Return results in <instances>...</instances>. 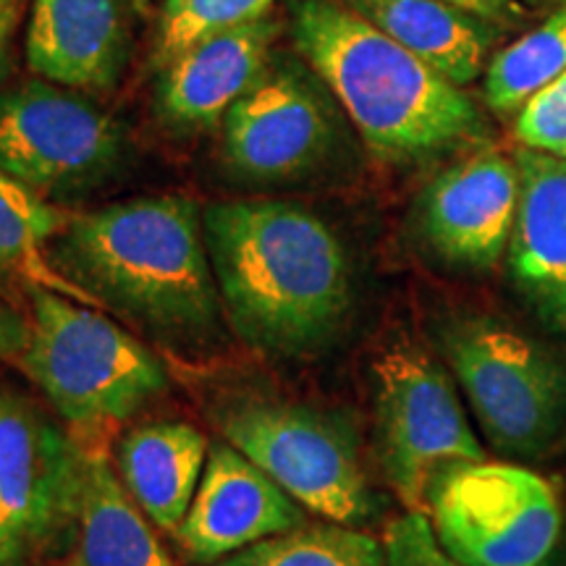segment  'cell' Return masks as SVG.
Returning a JSON list of instances; mask_svg holds the SVG:
<instances>
[{"label": "cell", "mask_w": 566, "mask_h": 566, "mask_svg": "<svg viewBox=\"0 0 566 566\" xmlns=\"http://www.w3.org/2000/svg\"><path fill=\"white\" fill-rule=\"evenodd\" d=\"M375 424L384 475L407 512H428L443 470L485 462L446 365L424 346L399 338L373 363Z\"/></svg>", "instance_id": "7"}, {"label": "cell", "mask_w": 566, "mask_h": 566, "mask_svg": "<svg viewBox=\"0 0 566 566\" xmlns=\"http://www.w3.org/2000/svg\"><path fill=\"white\" fill-rule=\"evenodd\" d=\"M27 61L42 80L105 92L129 61V30L118 0H34Z\"/></svg>", "instance_id": "16"}, {"label": "cell", "mask_w": 566, "mask_h": 566, "mask_svg": "<svg viewBox=\"0 0 566 566\" xmlns=\"http://www.w3.org/2000/svg\"><path fill=\"white\" fill-rule=\"evenodd\" d=\"M438 543L464 566H546L562 543L556 488L512 462L443 470L428 493Z\"/></svg>", "instance_id": "8"}, {"label": "cell", "mask_w": 566, "mask_h": 566, "mask_svg": "<svg viewBox=\"0 0 566 566\" xmlns=\"http://www.w3.org/2000/svg\"><path fill=\"white\" fill-rule=\"evenodd\" d=\"M0 566H3V514H0Z\"/></svg>", "instance_id": "30"}, {"label": "cell", "mask_w": 566, "mask_h": 566, "mask_svg": "<svg viewBox=\"0 0 566 566\" xmlns=\"http://www.w3.org/2000/svg\"><path fill=\"white\" fill-rule=\"evenodd\" d=\"M546 566H566V541L558 543L554 554H551V558L546 562Z\"/></svg>", "instance_id": "29"}, {"label": "cell", "mask_w": 566, "mask_h": 566, "mask_svg": "<svg viewBox=\"0 0 566 566\" xmlns=\"http://www.w3.org/2000/svg\"><path fill=\"white\" fill-rule=\"evenodd\" d=\"M446 3L475 13L491 24H514L522 19V9L516 0H446Z\"/></svg>", "instance_id": "27"}, {"label": "cell", "mask_w": 566, "mask_h": 566, "mask_svg": "<svg viewBox=\"0 0 566 566\" xmlns=\"http://www.w3.org/2000/svg\"><path fill=\"white\" fill-rule=\"evenodd\" d=\"M384 551L388 566H464L438 543L424 512L394 516L384 530Z\"/></svg>", "instance_id": "25"}, {"label": "cell", "mask_w": 566, "mask_h": 566, "mask_svg": "<svg viewBox=\"0 0 566 566\" xmlns=\"http://www.w3.org/2000/svg\"><path fill=\"white\" fill-rule=\"evenodd\" d=\"M208 451L210 441L192 422H147L118 441L116 472L142 514L176 535L195 501Z\"/></svg>", "instance_id": "17"}, {"label": "cell", "mask_w": 566, "mask_h": 566, "mask_svg": "<svg viewBox=\"0 0 566 566\" xmlns=\"http://www.w3.org/2000/svg\"><path fill=\"white\" fill-rule=\"evenodd\" d=\"M514 137L522 147L566 160V74L535 92L516 113Z\"/></svg>", "instance_id": "24"}, {"label": "cell", "mask_w": 566, "mask_h": 566, "mask_svg": "<svg viewBox=\"0 0 566 566\" xmlns=\"http://www.w3.org/2000/svg\"><path fill=\"white\" fill-rule=\"evenodd\" d=\"M520 208L509 239V271L525 300L566 331V160L520 147Z\"/></svg>", "instance_id": "15"}, {"label": "cell", "mask_w": 566, "mask_h": 566, "mask_svg": "<svg viewBox=\"0 0 566 566\" xmlns=\"http://www.w3.org/2000/svg\"><path fill=\"white\" fill-rule=\"evenodd\" d=\"M223 313L244 344L304 359L334 342L352 310V268L323 218L289 200H226L202 210Z\"/></svg>", "instance_id": "1"}, {"label": "cell", "mask_w": 566, "mask_h": 566, "mask_svg": "<svg viewBox=\"0 0 566 566\" xmlns=\"http://www.w3.org/2000/svg\"><path fill=\"white\" fill-rule=\"evenodd\" d=\"M302 525H307V509L221 438L210 443L202 480L176 537L192 562L218 564Z\"/></svg>", "instance_id": "13"}, {"label": "cell", "mask_w": 566, "mask_h": 566, "mask_svg": "<svg viewBox=\"0 0 566 566\" xmlns=\"http://www.w3.org/2000/svg\"><path fill=\"white\" fill-rule=\"evenodd\" d=\"M520 208V166L478 150L446 168L417 202V231L443 263L491 271L504 258Z\"/></svg>", "instance_id": "12"}, {"label": "cell", "mask_w": 566, "mask_h": 566, "mask_svg": "<svg viewBox=\"0 0 566 566\" xmlns=\"http://www.w3.org/2000/svg\"><path fill=\"white\" fill-rule=\"evenodd\" d=\"M216 424L307 512L349 527L375 514L357 430L346 417L300 401L244 399Z\"/></svg>", "instance_id": "5"}, {"label": "cell", "mask_w": 566, "mask_h": 566, "mask_svg": "<svg viewBox=\"0 0 566 566\" xmlns=\"http://www.w3.org/2000/svg\"><path fill=\"white\" fill-rule=\"evenodd\" d=\"M281 24L263 17L210 34L163 66L158 108L176 129H212L268 66Z\"/></svg>", "instance_id": "14"}, {"label": "cell", "mask_w": 566, "mask_h": 566, "mask_svg": "<svg viewBox=\"0 0 566 566\" xmlns=\"http://www.w3.org/2000/svg\"><path fill=\"white\" fill-rule=\"evenodd\" d=\"M375 30L454 82L457 87L483 74L495 30L491 21L446 0H342Z\"/></svg>", "instance_id": "18"}, {"label": "cell", "mask_w": 566, "mask_h": 566, "mask_svg": "<svg viewBox=\"0 0 566 566\" xmlns=\"http://www.w3.org/2000/svg\"><path fill=\"white\" fill-rule=\"evenodd\" d=\"M443 357L480 428L501 454L543 457L566 424V367L495 317H459L441 334Z\"/></svg>", "instance_id": "6"}, {"label": "cell", "mask_w": 566, "mask_h": 566, "mask_svg": "<svg viewBox=\"0 0 566 566\" xmlns=\"http://www.w3.org/2000/svg\"><path fill=\"white\" fill-rule=\"evenodd\" d=\"M59 271L103 310L168 346H202L221 334L200 205L184 195L132 197L76 212L51 247Z\"/></svg>", "instance_id": "2"}, {"label": "cell", "mask_w": 566, "mask_h": 566, "mask_svg": "<svg viewBox=\"0 0 566 566\" xmlns=\"http://www.w3.org/2000/svg\"><path fill=\"white\" fill-rule=\"evenodd\" d=\"M19 19V0H6L0 3V76H3L6 63H9V42L11 32Z\"/></svg>", "instance_id": "28"}, {"label": "cell", "mask_w": 566, "mask_h": 566, "mask_svg": "<svg viewBox=\"0 0 566 566\" xmlns=\"http://www.w3.org/2000/svg\"><path fill=\"white\" fill-rule=\"evenodd\" d=\"M124 129L74 92L27 82L0 95V171L45 195H80L118 171Z\"/></svg>", "instance_id": "9"}, {"label": "cell", "mask_w": 566, "mask_h": 566, "mask_svg": "<svg viewBox=\"0 0 566 566\" xmlns=\"http://www.w3.org/2000/svg\"><path fill=\"white\" fill-rule=\"evenodd\" d=\"M566 74V3L533 32L495 53L485 69L488 108L509 116L520 113L535 92Z\"/></svg>", "instance_id": "21"}, {"label": "cell", "mask_w": 566, "mask_h": 566, "mask_svg": "<svg viewBox=\"0 0 566 566\" xmlns=\"http://www.w3.org/2000/svg\"><path fill=\"white\" fill-rule=\"evenodd\" d=\"M273 0H166L153 61L163 69L210 34L268 17Z\"/></svg>", "instance_id": "23"}, {"label": "cell", "mask_w": 566, "mask_h": 566, "mask_svg": "<svg viewBox=\"0 0 566 566\" xmlns=\"http://www.w3.org/2000/svg\"><path fill=\"white\" fill-rule=\"evenodd\" d=\"M32 323L0 300V359H19L27 352Z\"/></svg>", "instance_id": "26"}, {"label": "cell", "mask_w": 566, "mask_h": 566, "mask_svg": "<svg viewBox=\"0 0 566 566\" xmlns=\"http://www.w3.org/2000/svg\"><path fill=\"white\" fill-rule=\"evenodd\" d=\"M336 142L334 113L313 80L292 63H271L223 118V153L247 179L283 181L313 174Z\"/></svg>", "instance_id": "11"}, {"label": "cell", "mask_w": 566, "mask_h": 566, "mask_svg": "<svg viewBox=\"0 0 566 566\" xmlns=\"http://www.w3.org/2000/svg\"><path fill=\"white\" fill-rule=\"evenodd\" d=\"M0 3H6V0H0Z\"/></svg>", "instance_id": "32"}, {"label": "cell", "mask_w": 566, "mask_h": 566, "mask_svg": "<svg viewBox=\"0 0 566 566\" xmlns=\"http://www.w3.org/2000/svg\"><path fill=\"white\" fill-rule=\"evenodd\" d=\"M132 3H134V6H137V9H147V6H150V3H153V0H132Z\"/></svg>", "instance_id": "31"}, {"label": "cell", "mask_w": 566, "mask_h": 566, "mask_svg": "<svg viewBox=\"0 0 566 566\" xmlns=\"http://www.w3.org/2000/svg\"><path fill=\"white\" fill-rule=\"evenodd\" d=\"M216 566H388V562L384 541H375L359 527L325 520L268 537Z\"/></svg>", "instance_id": "22"}, {"label": "cell", "mask_w": 566, "mask_h": 566, "mask_svg": "<svg viewBox=\"0 0 566 566\" xmlns=\"http://www.w3.org/2000/svg\"><path fill=\"white\" fill-rule=\"evenodd\" d=\"M84 446L17 394L0 391V514L3 566L74 525Z\"/></svg>", "instance_id": "10"}, {"label": "cell", "mask_w": 566, "mask_h": 566, "mask_svg": "<svg viewBox=\"0 0 566 566\" xmlns=\"http://www.w3.org/2000/svg\"><path fill=\"white\" fill-rule=\"evenodd\" d=\"M292 38L375 158H441L485 137L483 116L462 87L338 0H296Z\"/></svg>", "instance_id": "3"}, {"label": "cell", "mask_w": 566, "mask_h": 566, "mask_svg": "<svg viewBox=\"0 0 566 566\" xmlns=\"http://www.w3.org/2000/svg\"><path fill=\"white\" fill-rule=\"evenodd\" d=\"M74 533L76 548L69 566H174L153 522L134 504L108 454L97 446H84Z\"/></svg>", "instance_id": "19"}, {"label": "cell", "mask_w": 566, "mask_h": 566, "mask_svg": "<svg viewBox=\"0 0 566 566\" xmlns=\"http://www.w3.org/2000/svg\"><path fill=\"white\" fill-rule=\"evenodd\" d=\"M71 218L74 212L55 208L27 184L0 171V275L103 310L95 296L66 279L51 260V247Z\"/></svg>", "instance_id": "20"}, {"label": "cell", "mask_w": 566, "mask_h": 566, "mask_svg": "<svg viewBox=\"0 0 566 566\" xmlns=\"http://www.w3.org/2000/svg\"><path fill=\"white\" fill-rule=\"evenodd\" d=\"M30 294L32 336L19 365L63 420L95 433L129 420L168 391L158 354L105 310L48 289H30Z\"/></svg>", "instance_id": "4"}]
</instances>
